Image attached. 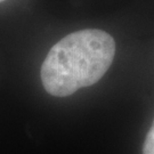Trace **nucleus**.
Instances as JSON below:
<instances>
[{
    "label": "nucleus",
    "instance_id": "f257e3e1",
    "mask_svg": "<svg viewBox=\"0 0 154 154\" xmlns=\"http://www.w3.org/2000/svg\"><path fill=\"white\" fill-rule=\"evenodd\" d=\"M116 55V41L105 31L86 29L67 34L55 44L41 65L46 91L66 97L99 81Z\"/></svg>",
    "mask_w": 154,
    "mask_h": 154
},
{
    "label": "nucleus",
    "instance_id": "f03ea898",
    "mask_svg": "<svg viewBox=\"0 0 154 154\" xmlns=\"http://www.w3.org/2000/svg\"><path fill=\"white\" fill-rule=\"evenodd\" d=\"M143 154H154V120L144 142Z\"/></svg>",
    "mask_w": 154,
    "mask_h": 154
},
{
    "label": "nucleus",
    "instance_id": "7ed1b4c3",
    "mask_svg": "<svg viewBox=\"0 0 154 154\" xmlns=\"http://www.w3.org/2000/svg\"><path fill=\"white\" fill-rule=\"evenodd\" d=\"M1 1H4V0H0V2H1Z\"/></svg>",
    "mask_w": 154,
    "mask_h": 154
}]
</instances>
